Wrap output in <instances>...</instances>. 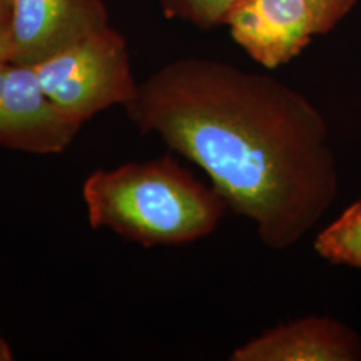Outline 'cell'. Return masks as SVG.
<instances>
[{
  "instance_id": "cell-1",
  "label": "cell",
  "mask_w": 361,
  "mask_h": 361,
  "mask_svg": "<svg viewBox=\"0 0 361 361\" xmlns=\"http://www.w3.org/2000/svg\"><path fill=\"white\" fill-rule=\"evenodd\" d=\"M142 134L197 164L234 213L283 251L333 206L340 178L322 112L290 85L211 59H178L124 107Z\"/></svg>"
},
{
  "instance_id": "cell-2",
  "label": "cell",
  "mask_w": 361,
  "mask_h": 361,
  "mask_svg": "<svg viewBox=\"0 0 361 361\" xmlns=\"http://www.w3.org/2000/svg\"><path fill=\"white\" fill-rule=\"evenodd\" d=\"M89 224L142 246L186 245L218 228L228 202L174 157L97 169L84 180Z\"/></svg>"
},
{
  "instance_id": "cell-3",
  "label": "cell",
  "mask_w": 361,
  "mask_h": 361,
  "mask_svg": "<svg viewBox=\"0 0 361 361\" xmlns=\"http://www.w3.org/2000/svg\"><path fill=\"white\" fill-rule=\"evenodd\" d=\"M34 69L47 96L82 126L112 106L126 107L139 90L128 42L111 25Z\"/></svg>"
},
{
  "instance_id": "cell-4",
  "label": "cell",
  "mask_w": 361,
  "mask_h": 361,
  "mask_svg": "<svg viewBox=\"0 0 361 361\" xmlns=\"http://www.w3.org/2000/svg\"><path fill=\"white\" fill-rule=\"evenodd\" d=\"M80 128L47 96L34 66H0V146L29 154H62Z\"/></svg>"
},
{
  "instance_id": "cell-5",
  "label": "cell",
  "mask_w": 361,
  "mask_h": 361,
  "mask_svg": "<svg viewBox=\"0 0 361 361\" xmlns=\"http://www.w3.org/2000/svg\"><path fill=\"white\" fill-rule=\"evenodd\" d=\"M224 24L234 42L266 69L288 64L314 35L326 34L311 0H236Z\"/></svg>"
},
{
  "instance_id": "cell-6",
  "label": "cell",
  "mask_w": 361,
  "mask_h": 361,
  "mask_svg": "<svg viewBox=\"0 0 361 361\" xmlns=\"http://www.w3.org/2000/svg\"><path fill=\"white\" fill-rule=\"evenodd\" d=\"M107 27L104 0H12L11 62L37 66Z\"/></svg>"
},
{
  "instance_id": "cell-7",
  "label": "cell",
  "mask_w": 361,
  "mask_h": 361,
  "mask_svg": "<svg viewBox=\"0 0 361 361\" xmlns=\"http://www.w3.org/2000/svg\"><path fill=\"white\" fill-rule=\"evenodd\" d=\"M233 361H361V338L328 316L279 324L233 351Z\"/></svg>"
},
{
  "instance_id": "cell-8",
  "label": "cell",
  "mask_w": 361,
  "mask_h": 361,
  "mask_svg": "<svg viewBox=\"0 0 361 361\" xmlns=\"http://www.w3.org/2000/svg\"><path fill=\"white\" fill-rule=\"evenodd\" d=\"M314 251L333 264L361 269V200L318 233Z\"/></svg>"
},
{
  "instance_id": "cell-9",
  "label": "cell",
  "mask_w": 361,
  "mask_h": 361,
  "mask_svg": "<svg viewBox=\"0 0 361 361\" xmlns=\"http://www.w3.org/2000/svg\"><path fill=\"white\" fill-rule=\"evenodd\" d=\"M236 0H161L168 19H180L202 29L224 24L226 13Z\"/></svg>"
},
{
  "instance_id": "cell-10",
  "label": "cell",
  "mask_w": 361,
  "mask_h": 361,
  "mask_svg": "<svg viewBox=\"0 0 361 361\" xmlns=\"http://www.w3.org/2000/svg\"><path fill=\"white\" fill-rule=\"evenodd\" d=\"M311 2H313L314 8L318 11L324 30L329 32L360 0H311Z\"/></svg>"
},
{
  "instance_id": "cell-11",
  "label": "cell",
  "mask_w": 361,
  "mask_h": 361,
  "mask_svg": "<svg viewBox=\"0 0 361 361\" xmlns=\"http://www.w3.org/2000/svg\"><path fill=\"white\" fill-rule=\"evenodd\" d=\"M12 59V0H0V66Z\"/></svg>"
},
{
  "instance_id": "cell-12",
  "label": "cell",
  "mask_w": 361,
  "mask_h": 361,
  "mask_svg": "<svg viewBox=\"0 0 361 361\" xmlns=\"http://www.w3.org/2000/svg\"><path fill=\"white\" fill-rule=\"evenodd\" d=\"M13 358L12 356V350L8 346V343L0 338V361H11Z\"/></svg>"
}]
</instances>
